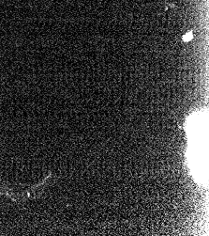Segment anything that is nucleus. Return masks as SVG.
<instances>
[{
  "label": "nucleus",
  "instance_id": "nucleus-1",
  "mask_svg": "<svg viewBox=\"0 0 209 236\" xmlns=\"http://www.w3.org/2000/svg\"><path fill=\"white\" fill-rule=\"evenodd\" d=\"M191 38H192V33H191V32H189V33H187V34L183 37V40H184L185 41H189L191 40Z\"/></svg>",
  "mask_w": 209,
  "mask_h": 236
}]
</instances>
